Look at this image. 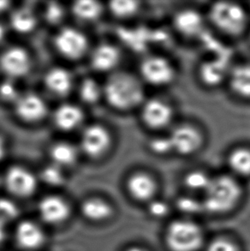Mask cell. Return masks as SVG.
<instances>
[{
	"instance_id": "6da1fadb",
	"label": "cell",
	"mask_w": 250,
	"mask_h": 251,
	"mask_svg": "<svg viewBox=\"0 0 250 251\" xmlns=\"http://www.w3.org/2000/svg\"><path fill=\"white\" fill-rule=\"evenodd\" d=\"M103 94L108 105L119 112L138 111L147 99L145 84L137 74L117 71L109 75L103 86Z\"/></svg>"
},
{
	"instance_id": "7a4b0ae2",
	"label": "cell",
	"mask_w": 250,
	"mask_h": 251,
	"mask_svg": "<svg viewBox=\"0 0 250 251\" xmlns=\"http://www.w3.org/2000/svg\"><path fill=\"white\" fill-rule=\"evenodd\" d=\"M242 194V186L236 176L231 174L213 176L204 193V208L210 213H225L237 205Z\"/></svg>"
},
{
	"instance_id": "3957f363",
	"label": "cell",
	"mask_w": 250,
	"mask_h": 251,
	"mask_svg": "<svg viewBox=\"0 0 250 251\" xmlns=\"http://www.w3.org/2000/svg\"><path fill=\"white\" fill-rule=\"evenodd\" d=\"M210 24L224 35L238 37L249 27V14L244 6L235 2H215L208 9Z\"/></svg>"
},
{
	"instance_id": "277c9868",
	"label": "cell",
	"mask_w": 250,
	"mask_h": 251,
	"mask_svg": "<svg viewBox=\"0 0 250 251\" xmlns=\"http://www.w3.org/2000/svg\"><path fill=\"white\" fill-rule=\"evenodd\" d=\"M138 112L142 125L156 134L169 131L174 126L176 109L167 99L147 97Z\"/></svg>"
},
{
	"instance_id": "5b68a950",
	"label": "cell",
	"mask_w": 250,
	"mask_h": 251,
	"mask_svg": "<svg viewBox=\"0 0 250 251\" xmlns=\"http://www.w3.org/2000/svg\"><path fill=\"white\" fill-rule=\"evenodd\" d=\"M144 84L165 88L176 81L177 71L169 58L164 55H148L139 64L138 74Z\"/></svg>"
},
{
	"instance_id": "8992f818",
	"label": "cell",
	"mask_w": 250,
	"mask_h": 251,
	"mask_svg": "<svg viewBox=\"0 0 250 251\" xmlns=\"http://www.w3.org/2000/svg\"><path fill=\"white\" fill-rule=\"evenodd\" d=\"M167 133L172 143L173 153L178 156H194L202 150L206 143V136L202 129L192 123L174 125Z\"/></svg>"
},
{
	"instance_id": "52a82bcc",
	"label": "cell",
	"mask_w": 250,
	"mask_h": 251,
	"mask_svg": "<svg viewBox=\"0 0 250 251\" xmlns=\"http://www.w3.org/2000/svg\"><path fill=\"white\" fill-rule=\"evenodd\" d=\"M38 221L46 227L64 226L73 215L70 201L57 194H50L41 197L36 205Z\"/></svg>"
},
{
	"instance_id": "ba28073f",
	"label": "cell",
	"mask_w": 250,
	"mask_h": 251,
	"mask_svg": "<svg viewBox=\"0 0 250 251\" xmlns=\"http://www.w3.org/2000/svg\"><path fill=\"white\" fill-rule=\"evenodd\" d=\"M166 242L173 251H196L202 244L203 232L192 221H174L166 232Z\"/></svg>"
},
{
	"instance_id": "9c48e42d",
	"label": "cell",
	"mask_w": 250,
	"mask_h": 251,
	"mask_svg": "<svg viewBox=\"0 0 250 251\" xmlns=\"http://www.w3.org/2000/svg\"><path fill=\"white\" fill-rule=\"evenodd\" d=\"M12 238L22 251H39L48 242L47 227L38 220L20 219L14 226Z\"/></svg>"
},
{
	"instance_id": "30bf717a",
	"label": "cell",
	"mask_w": 250,
	"mask_h": 251,
	"mask_svg": "<svg viewBox=\"0 0 250 251\" xmlns=\"http://www.w3.org/2000/svg\"><path fill=\"white\" fill-rule=\"evenodd\" d=\"M8 192L16 198L26 199L32 197L37 190L36 176L29 170L15 166L7 170L3 177Z\"/></svg>"
},
{
	"instance_id": "8fae6325",
	"label": "cell",
	"mask_w": 250,
	"mask_h": 251,
	"mask_svg": "<svg viewBox=\"0 0 250 251\" xmlns=\"http://www.w3.org/2000/svg\"><path fill=\"white\" fill-rule=\"evenodd\" d=\"M112 144V133L100 124L88 126L81 134V150L92 158L103 156L108 152Z\"/></svg>"
},
{
	"instance_id": "7c38bea8",
	"label": "cell",
	"mask_w": 250,
	"mask_h": 251,
	"mask_svg": "<svg viewBox=\"0 0 250 251\" xmlns=\"http://www.w3.org/2000/svg\"><path fill=\"white\" fill-rule=\"evenodd\" d=\"M54 44L62 55L71 59L81 58L88 47L84 34L73 27H65L59 31L55 37Z\"/></svg>"
},
{
	"instance_id": "4fadbf2b",
	"label": "cell",
	"mask_w": 250,
	"mask_h": 251,
	"mask_svg": "<svg viewBox=\"0 0 250 251\" xmlns=\"http://www.w3.org/2000/svg\"><path fill=\"white\" fill-rule=\"evenodd\" d=\"M173 24L176 33L186 39H195L202 34L206 19L200 11L188 7L180 9L174 14Z\"/></svg>"
},
{
	"instance_id": "5bb4252c",
	"label": "cell",
	"mask_w": 250,
	"mask_h": 251,
	"mask_svg": "<svg viewBox=\"0 0 250 251\" xmlns=\"http://www.w3.org/2000/svg\"><path fill=\"white\" fill-rule=\"evenodd\" d=\"M30 66V57L24 48L12 47L0 56V69L10 78H18L27 75Z\"/></svg>"
},
{
	"instance_id": "9a60e30c",
	"label": "cell",
	"mask_w": 250,
	"mask_h": 251,
	"mask_svg": "<svg viewBox=\"0 0 250 251\" xmlns=\"http://www.w3.org/2000/svg\"><path fill=\"white\" fill-rule=\"evenodd\" d=\"M158 183L151 173L142 170L129 174L126 180V189L134 199L141 201L152 200L155 196Z\"/></svg>"
},
{
	"instance_id": "2e32d148",
	"label": "cell",
	"mask_w": 250,
	"mask_h": 251,
	"mask_svg": "<svg viewBox=\"0 0 250 251\" xmlns=\"http://www.w3.org/2000/svg\"><path fill=\"white\" fill-rule=\"evenodd\" d=\"M79 214L85 221L93 224H100L108 221L114 213L108 201L100 197H88L81 201L78 207Z\"/></svg>"
},
{
	"instance_id": "e0dca14e",
	"label": "cell",
	"mask_w": 250,
	"mask_h": 251,
	"mask_svg": "<svg viewBox=\"0 0 250 251\" xmlns=\"http://www.w3.org/2000/svg\"><path fill=\"white\" fill-rule=\"evenodd\" d=\"M16 113L25 122L41 121L48 112V107L43 99L34 93L20 95L15 102Z\"/></svg>"
},
{
	"instance_id": "ac0fdd59",
	"label": "cell",
	"mask_w": 250,
	"mask_h": 251,
	"mask_svg": "<svg viewBox=\"0 0 250 251\" xmlns=\"http://www.w3.org/2000/svg\"><path fill=\"white\" fill-rule=\"evenodd\" d=\"M122 55L119 48L110 43H103L95 48L91 55L92 67L100 72H117Z\"/></svg>"
},
{
	"instance_id": "d6986e66",
	"label": "cell",
	"mask_w": 250,
	"mask_h": 251,
	"mask_svg": "<svg viewBox=\"0 0 250 251\" xmlns=\"http://www.w3.org/2000/svg\"><path fill=\"white\" fill-rule=\"evenodd\" d=\"M227 84L236 97L250 100V62H244L230 67Z\"/></svg>"
},
{
	"instance_id": "ffe728a7",
	"label": "cell",
	"mask_w": 250,
	"mask_h": 251,
	"mask_svg": "<svg viewBox=\"0 0 250 251\" xmlns=\"http://www.w3.org/2000/svg\"><path fill=\"white\" fill-rule=\"evenodd\" d=\"M225 161L232 176L237 178L250 177V147L240 145L231 149Z\"/></svg>"
},
{
	"instance_id": "44dd1931",
	"label": "cell",
	"mask_w": 250,
	"mask_h": 251,
	"mask_svg": "<svg viewBox=\"0 0 250 251\" xmlns=\"http://www.w3.org/2000/svg\"><path fill=\"white\" fill-rule=\"evenodd\" d=\"M58 129L69 131L76 129L83 120V112L76 105L64 104L57 108L53 116Z\"/></svg>"
},
{
	"instance_id": "7402d4cb",
	"label": "cell",
	"mask_w": 250,
	"mask_h": 251,
	"mask_svg": "<svg viewBox=\"0 0 250 251\" xmlns=\"http://www.w3.org/2000/svg\"><path fill=\"white\" fill-rule=\"evenodd\" d=\"M45 84L50 91L58 95H67L72 87V77L70 72L64 68L50 70L45 76Z\"/></svg>"
},
{
	"instance_id": "603a6c76",
	"label": "cell",
	"mask_w": 250,
	"mask_h": 251,
	"mask_svg": "<svg viewBox=\"0 0 250 251\" xmlns=\"http://www.w3.org/2000/svg\"><path fill=\"white\" fill-rule=\"evenodd\" d=\"M230 69L225 68V65L221 62L206 61L203 63L200 69V75L204 84L208 87H215L223 82H227Z\"/></svg>"
},
{
	"instance_id": "cb8c5ba5",
	"label": "cell",
	"mask_w": 250,
	"mask_h": 251,
	"mask_svg": "<svg viewBox=\"0 0 250 251\" xmlns=\"http://www.w3.org/2000/svg\"><path fill=\"white\" fill-rule=\"evenodd\" d=\"M10 26L20 34H27L34 29L37 19L32 10L27 8H21L12 12L10 18Z\"/></svg>"
},
{
	"instance_id": "d4e9b609",
	"label": "cell",
	"mask_w": 250,
	"mask_h": 251,
	"mask_svg": "<svg viewBox=\"0 0 250 251\" xmlns=\"http://www.w3.org/2000/svg\"><path fill=\"white\" fill-rule=\"evenodd\" d=\"M213 176L205 170L195 168L188 171L183 176V182L184 186L191 191L206 192L209 187Z\"/></svg>"
},
{
	"instance_id": "484cf974",
	"label": "cell",
	"mask_w": 250,
	"mask_h": 251,
	"mask_svg": "<svg viewBox=\"0 0 250 251\" xmlns=\"http://www.w3.org/2000/svg\"><path fill=\"white\" fill-rule=\"evenodd\" d=\"M50 155L54 165L67 167L75 163L77 159V151L71 143H58L51 146Z\"/></svg>"
},
{
	"instance_id": "4316f807",
	"label": "cell",
	"mask_w": 250,
	"mask_h": 251,
	"mask_svg": "<svg viewBox=\"0 0 250 251\" xmlns=\"http://www.w3.org/2000/svg\"><path fill=\"white\" fill-rule=\"evenodd\" d=\"M75 16L82 21H95L101 16L103 6L101 3L94 0H81L72 5Z\"/></svg>"
},
{
	"instance_id": "83f0119b",
	"label": "cell",
	"mask_w": 250,
	"mask_h": 251,
	"mask_svg": "<svg viewBox=\"0 0 250 251\" xmlns=\"http://www.w3.org/2000/svg\"><path fill=\"white\" fill-rule=\"evenodd\" d=\"M108 9L114 17L126 20L135 17L142 9V3L134 0H116L109 3Z\"/></svg>"
},
{
	"instance_id": "f1b7e54d",
	"label": "cell",
	"mask_w": 250,
	"mask_h": 251,
	"mask_svg": "<svg viewBox=\"0 0 250 251\" xmlns=\"http://www.w3.org/2000/svg\"><path fill=\"white\" fill-rule=\"evenodd\" d=\"M148 150L158 157H166L174 154L168 133H157L149 140Z\"/></svg>"
},
{
	"instance_id": "f546056e",
	"label": "cell",
	"mask_w": 250,
	"mask_h": 251,
	"mask_svg": "<svg viewBox=\"0 0 250 251\" xmlns=\"http://www.w3.org/2000/svg\"><path fill=\"white\" fill-rule=\"evenodd\" d=\"M79 95L82 101L87 104H95L104 96L103 87L95 79L86 78L81 82Z\"/></svg>"
},
{
	"instance_id": "4dcf8cb0",
	"label": "cell",
	"mask_w": 250,
	"mask_h": 251,
	"mask_svg": "<svg viewBox=\"0 0 250 251\" xmlns=\"http://www.w3.org/2000/svg\"><path fill=\"white\" fill-rule=\"evenodd\" d=\"M19 207L17 203L10 198L0 197V221L8 225L11 221H18Z\"/></svg>"
},
{
	"instance_id": "1f68e13d",
	"label": "cell",
	"mask_w": 250,
	"mask_h": 251,
	"mask_svg": "<svg viewBox=\"0 0 250 251\" xmlns=\"http://www.w3.org/2000/svg\"><path fill=\"white\" fill-rule=\"evenodd\" d=\"M41 178L45 183L50 186H61L65 182V176L62 172L61 167L54 164L45 167L41 171Z\"/></svg>"
},
{
	"instance_id": "d6a6232c",
	"label": "cell",
	"mask_w": 250,
	"mask_h": 251,
	"mask_svg": "<svg viewBox=\"0 0 250 251\" xmlns=\"http://www.w3.org/2000/svg\"><path fill=\"white\" fill-rule=\"evenodd\" d=\"M177 207L183 213L189 214H198L204 208L202 201H199L192 197H185L177 201Z\"/></svg>"
},
{
	"instance_id": "836d02e7",
	"label": "cell",
	"mask_w": 250,
	"mask_h": 251,
	"mask_svg": "<svg viewBox=\"0 0 250 251\" xmlns=\"http://www.w3.org/2000/svg\"><path fill=\"white\" fill-rule=\"evenodd\" d=\"M64 16V7L57 2L48 3L45 10V17L50 24H56L61 22Z\"/></svg>"
},
{
	"instance_id": "e575fe53",
	"label": "cell",
	"mask_w": 250,
	"mask_h": 251,
	"mask_svg": "<svg viewBox=\"0 0 250 251\" xmlns=\"http://www.w3.org/2000/svg\"><path fill=\"white\" fill-rule=\"evenodd\" d=\"M19 96L17 86L10 79L0 83V97L3 100L15 103Z\"/></svg>"
},
{
	"instance_id": "d590c367",
	"label": "cell",
	"mask_w": 250,
	"mask_h": 251,
	"mask_svg": "<svg viewBox=\"0 0 250 251\" xmlns=\"http://www.w3.org/2000/svg\"><path fill=\"white\" fill-rule=\"evenodd\" d=\"M149 213L156 218H162L166 216L169 212L168 205L162 201L153 200L149 206Z\"/></svg>"
},
{
	"instance_id": "8d00e7d4",
	"label": "cell",
	"mask_w": 250,
	"mask_h": 251,
	"mask_svg": "<svg viewBox=\"0 0 250 251\" xmlns=\"http://www.w3.org/2000/svg\"><path fill=\"white\" fill-rule=\"evenodd\" d=\"M207 251H238L232 242L226 239H217L210 244Z\"/></svg>"
},
{
	"instance_id": "74e56055",
	"label": "cell",
	"mask_w": 250,
	"mask_h": 251,
	"mask_svg": "<svg viewBox=\"0 0 250 251\" xmlns=\"http://www.w3.org/2000/svg\"><path fill=\"white\" fill-rule=\"evenodd\" d=\"M8 238L7 225L0 221V246L3 245Z\"/></svg>"
},
{
	"instance_id": "f35d334b",
	"label": "cell",
	"mask_w": 250,
	"mask_h": 251,
	"mask_svg": "<svg viewBox=\"0 0 250 251\" xmlns=\"http://www.w3.org/2000/svg\"><path fill=\"white\" fill-rule=\"evenodd\" d=\"M10 3L9 1H4V0H0V12L6 10L9 8Z\"/></svg>"
},
{
	"instance_id": "ab89813d",
	"label": "cell",
	"mask_w": 250,
	"mask_h": 251,
	"mask_svg": "<svg viewBox=\"0 0 250 251\" xmlns=\"http://www.w3.org/2000/svg\"><path fill=\"white\" fill-rule=\"evenodd\" d=\"M4 36H5V28L2 24H0V42L3 41Z\"/></svg>"
},
{
	"instance_id": "60d3db41",
	"label": "cell",
	"mask_w": 250,
	"mask_h": 251,
	"mask_svg": "<svg viewBox=\"0 0 250 251\" xmlns=\"http://www.w3.org/2000/svg\"><path fill=\"white\" fill-rule=\"evenodd\" d=\"M3 152H4V149H3V140L0 138V160L3 156Z\"/></svg>"
},
{
	"instance_id": "b9f144b4",
	"label": "cell",
	"mask_w": 250,
	"mask_h": 251,
	"mask_svg": "<svg viewBox=\"0 0 250 251\" xmlns=\"http://www.w3.org/2000/svg\"><path fill=\"white\" fill-rule=\"evenodd\" d=\"M126 251H146L141 248H137V247H134V248H129Z\"/></svg>"
},
{
	"instance_id": "7bdbcfd3",
	"label": "cell",
	"mask_w": 250,
	"mask_h": 251,
	"mask_svg": "<svg viewBox=\"0 0 250 251\" xmlns=\"http://www.w3.org/2000/svg\"></svg>"
}]
</instances>
